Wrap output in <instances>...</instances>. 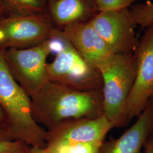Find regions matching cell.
I'll use <instances>...</instances> for the list:
<instances>
[{"mask_svg": "<svg viewBox=\"0 0 153 153\" xmlns=\"http://www.w3.org/2000/svg\"></svg>", "mask_w": 153, "mask_h": 153, "instance_id": "cb8c5ba5", "label": "cell"}, {"mask_svg": "<svg viewBox=\"0 0 153 153\" xmlns=\"http://www.w3.org/2000/svg\"><path fill=\"white\" fill-rule=\"evenodd\" d=\"M44 1H45L48 2V1H51V0H44Z\"/></svg>", "mask_w": 153, "mask_h": 153, "instance_id": "603a6c76", "label": "cell"}, {"mask_svg": "<svg viewBox=\"0 0 153 153\" xmlns=\"http://www.w3.org/2000/svg\"><path fill=\"white\" fill-rule=\"evenodd\" d=\"M50 54L48 39L30 48L6 50V60L11 74L30 98L49 82L46 67Z\"/></svg>", "mask_w": 153, "mask_h": 153, "instance_id": "5b68a950", "label": "cell"}, {"mask_svg": "<svg viewBox=\"0 0 153 153\" xmlns=\"http://www.w3.org/2000/svg\"><path fill=\"white\" fill-rule=\"evenodd\" d=\"M99 12L128 9L138 0H95Z\"/></svg>", "mask_w": 153, "mask_h": 153, "instance_id": "2e32d148", "label": "cell"}, {"mask_svg": "<svg viewBox=\"0 0 153 153\" xmlns=\"http://www.w3.org/2000/svg\"><path fill=\"white\" fill-rule=\"evenodd\" d=\"M30 147L20 141L0 142V153H27Z\"/></svg>", "mask_w": 153, "mask_h": 153, "instance_id": "e0dca14e", "label": "cell"}, {"mask_svg": "<svg viewBox=\"0 0 153 153\" xmlns=\"http://www.w3.org/2000/svg\"><path fill=\"white\" fill-rule=\"evenodd\" d=\"M56 27L47 13L3 16L0 19V48L23 49L47 40Z\"/></svg>", "mask_w": 153, "mask_h": 153, "instance_id": "8992f818", "label": "cell"}, {"mask_svg": "<svg viewBox=\"0 0 153 153\" xmlns=\"http://www.w3.org/2000/svg\"><path fill=\"white\" fill-rule=\"evenodd\" d=\"M30 99L33 119L47 131L68 121L104 114L102 90L79 91L49 82Z\"/></svg>", "mask_w": 153, "mask_h": 153, "instance_id": "6da1fadb", "label": "cell"}, {"mask_svg": "<svg viewBox=\"0 0 153 153\" xmlns=\"http://www.w3.org/2000/svg\"><path fill=\"white\" fill-rule=\"evenodd\" d=\"M55 59L47 64L49 82L79 91L102 90L103 79L98 70L82 58L62 30L56 28L48 39Z\"/></svg>", "mask_w": 153, "mask_h": 153, "instance_id": "3957f363", "label": "cell"}, {"mask_svg": "<svg viewBox=\"0 0 153 153\" xmlns=\"http://www.w3.org/2000/svg\"><path fill=\"white\" fill-rule=\"evenodd\" d=\"M132 19L137 26L145 28L153 23V1L131 6L129 9Z\"/></svg>", "mask_w": 153, "mask_h": 153, "instance_id": "9a60e30c", "label": "cell"}, {"mask_svg": "<svg viewBox=\"0 0 153 153\" xmlns=\"http://www.w3.org/2000/svg\"><path fill=\"white\" fill-rule=\"evenodd\" d=\"M103 79L104 114L114 128L128 124L126 105L136 76L133 55H116L99 69Z\"/></svg>", "mask_w": 153, "mask_h": 153, "instance_id": "277c9868", "label": "cell"}, {"mask_svg": "<svg viewBox=\"0 0 153 153\" xmlns=\"http://www.w3.org/2000/svg\"><path fill=\"white\" fill-rule=\"evenodd\" d=\"M61 30L82 59L98 71L116 56L89 22L73 24Z\"/></svg>", "mask_w": 153, "mask_h": 153, "instance_id": "30bf717a", "label": "cell"}, {"mask_svg": "<svg viewBox=\"0 0 153 153\" xmlns=\"http://www.w3.org/2000/svg\"><path fill=\"white\" fill-rule=\"evenodd\" d=\"M102 143H73L45 146L49 153H98Z\"/></svg>", "mask_w": 153, "mask_h": 153, "instance_id": "5bb4252c", "label": "cell"}, {"mask_svg": "<svg viewBox=\"0 0 153 153\" xmlns=\"http://www.w3.org/2000/svg\"><path fill=\"white\" fill-rule=\"evenodd\" d=\"M4 16H3V13H2V9H1V6L0 5V19Z\"/></svg>", "mask_w": 153, "mask_h": 153, "instance_id": "44dd1931", "label": "cell"}, {"mask_svg": "<svg viewBox=\"0 0 153 153\" xmlns=\"http://www.w3.org/2000/svg\"><path fill=\"white\" fill-rule=\"evenodd\" d=\"M27 153H49L45 148H30Z\"/></svg>", "mask_w": 153, "mask_h": 153, "instance_id": "ffe728a7", "label": "cell"}, {"mask_svg": "<svg viewBox=\"0 0 153 153\" xmlns=\"http://www.w3.org/2000/svg\"><path fill=\"white\" fill-rule=\"evenodd\" d=\"M133 55L136 76L126 105L128 123L141 115L153 93V23L145 28Z\"/></svg>", "mask_w": 153, "mask_h": 153, "instance_id": "52a82bcc", "label": "cell"}, {"mask_svg": "<svg viewBox=\"0 0 153 153\" xmlns=\"http://www.w3.org/2000/svg\"><path fill=\"white\" fill-rule=\"evenodd\" d=\"M143 147L144 153H153V134L146 141Z\"/></svg>", "mask_w": 153, "mask_h": 153, "instance_id": "d6986e66", "label": "cell"}, {"mask_svg": "<svg viewBox=\"0 0 153 153\" xmlns=\"http://www.w3.org/2000/svg\"><path fill=\"white\" fill-rule=\"evenodd\" d=\"M150 99H151V100H152V102H153V94H152V96H151V97H150Z\"/></svg>", "mask_w": 153, "mask_h": 153, "instance_id": "7402d4cb", "label": "cell"}, {"mask_svg": "<svg viewBox=\"0 0 153 153\" xmlns=\"http://www.w3.org/2000/svg\"><path fill=\"white\" fill-rule=\"evenodd\" d=\"M4 16H26L47 13L44 0H0Z\"/></svg>", "mask_w": 153, "mask_h": 153, "instance_id": "4fadbf2b", "label": "cell"}, {"mask_svg": "<svg viewBox=\"0 0 153 153\" xmlns=\"http://www.w3.org/2000/svg\"><path fill=\"white\" fill-rule=\"evenodd\" d=\"M89 23L114 54H133L138 42L137 25L129 9L99 12Z\"/></svg>", "mask_w": 153, "mask_h": 153, "instance_id": "ba28073f", "label": "cell"}, {"mask_svg": "<svg viewBox=\"0 0 153 153\" xmlns=\"http://www.w3.org/2000/svg\"><path fill=\"white\" fill-rule=\"evenodd\" d=\"M9 141H13L10 122L5 111L0 106V142Z\"/></svg>", "mask_w": 153, "mask_h": 153, "instance_id": "ac0fdd59", "label": "cell"}, {"mask_svg": "<svg viewBox=\"0 0 153 153\" xmlns=\"http://www.w3.org/2000/svg\"><path fill=\"white\" fill-rule=\"evenodd\" d=\"M5 52L0 48V106L9 118L12 140L30 148H45L47 131L33 119L30 98L13 76Z\"/></svg>", "mask_w": 153, "mask_h": 153, "instance_id": "7a4b0ae2", "label": "cell"}, {"mask_svg": "<svg viewBox=\"0 0 153 153\" xmlns=\"http://www.w3.org/2000/svg\"><path fill=\"white\" fill-rule=\"evenodd\" d=\"M99 13L95 0H51L47 13L55 27H64L89 22Z\"/></svg>", "mask_w": 153, "mask_h": 153, "instance_id": "7c38bea8", "label": "cell"}, {"mask_svg": "<svg viewBox=\"0 0 153 153\" xmlns=\"http://www.w3.org/2000/svg\"><path fill=\"white\" fill-rule=\"evenodd\" d=\"M153 134V103L149 99L135 123L118 138L103 142L98 153H141Z\"/></svg>", "mask_w": 153, "mask_h": 153, "instance_id": "8fae6325", "label": "cell"}, {"mask_svg": "<svg viewBox=\"0 0 153 153\" xmlns=\"http://www.w3.org/2000/svg\"><path fill=\"white\" fill-rule=\"evenodd\" d=\"M114 126L104 114L64 123L47 131L46 146L73 143H103Z\"/></svg>", "mask_w": 153, "mask_h": 153, "instance_id": "9c48e42d", "label": "cell"}]
</instances>
